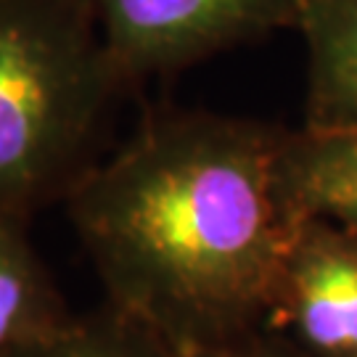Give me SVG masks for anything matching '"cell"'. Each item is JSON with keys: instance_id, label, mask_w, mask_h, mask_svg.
<instances>
[{"instance_id": "obj_8", "label": "cell", "mask_w": 357, "mask_h": 357, "mask_svg": "<svg viewBox=\"0 0 357 357\" xmlns=\"http://www.w3.org/2000/svg\"><path fill=\"white\" fill-rule=\"evenodd\" d=\"M6 357H178L143 323L103 299L101 307Z\"/></svg>"}, {"instance_id": "obj_5", "label": "cell", "mask_w": 357, "mask_h": 357, "mask_svg": "<svg viewBox=\"0 0 357 357\" xmlns=\"http://www.w3.org/2000/svg\"><path fill=\"white\" fill-rule=\"evenodd\" d=\"M281 185L299 215H318L357 236V128L286 130Z\"/></svg>"}, {"instance_id": "obj_4", "label": "cell", "mask_w": 357, "mask_h": 357, "mask_svg": "<svg viewBox=\"0 0 357 357\" xmlns=\"http://www.w3.org/2000/svg\"><path fill=\"white\" fill-rule=\"evenodd\" d=\"M270 331L312 357H357V236L305 215L286 252Z\"/></svg>"}, {"instance_id": "obj_7", "label": "cell", "mask_w": 357, "mask_h": 357, "mask_svg": "<svg viewBox=\"0 0 357 357\" xmlns=\"http://www.w3.org/2000/svg\"><path fill=\"white\" fill-rule=\"evenodd\" d=\"M26 225V217L0 212V357L48 336L75 315Z\"/></svg>"}, {"instance_id": "obj_2", "label": "cell", "mask_w": 357, "mask_h": 357, "mask_svg": "<svg viewBox=\"0 0 357 357\" xmlns=\"http://www.w3.org/2000/svg\"><path fill=\"white\" fill-rule=\"evenodd\" d=\"M125 88L90 0H0V212L66 202Z\"/></svg>"}, {"instance_id": "obj_3", "label": "cell", "mask_w": 357, "mask_h": 357, "mask_svg": "<svg viewBox=\"0 0 357 357\" xmlns=\"http://www.w3.org/2000/svg\"><path fill=\"white\" fill-rule=\"evenodd\" d=\"M128 85L299 24L307 0H90Z\"/></svg>"}, {"instance_id": "obj_9", "label": "cell", "mask_w": 357, "mask_h": 357, "mask_svg": "<svg viewBox=\"0 0 357 357\" xmlns=\"http://www.w3.org/2000/svg\"><path fill=\"white\" fill-rule=\"evenodd\" d=\"M178 357H312L305 352L299 344H294L289 336L278 331H255L241 339H233L225 344L204 347V349H193V352H183Z\"/></svg>"}, {"instance_id": "obj_1", "label": "cell", "mask_w": 357, "mask_h": 357, "mask_svg": "<svg viewBox=\"0 0 357 357\" xmlns=\"http://www.w3.org/2000/svg\"><path fill=\"white\" fill-rule=\"evenodd\" d=\"M283 128L169 109L66 196L106 302L175 355L268 328L302 217L281 185Z\"/></svg>"}, {"instance_id": "obj_6", "label": "cell", "mask_w": 357, "mask_h": 357, "mask_svg": "<svg viewBox=\"0 0 357 357\" xmlns=\"http://www.w3.org/2000/svg\"><path fill=\"white\" fill-rule=\"evenodd\" d=\"M307 125L357 128V0H307Z\"/></svg>"}]
</instances>
